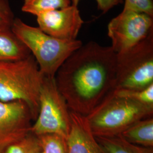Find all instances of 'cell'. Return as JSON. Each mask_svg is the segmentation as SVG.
Listing matches in <instances>:
<instances>
[{
    "mask_svg": "<svg viewBox=\"0 0 153 153\" xmlns=\"http://www.w3.org/2000/svg\"><path fill=\"white\" fill-rule=\"evenodd\" d=\"M117 53L91 41L75 51L55 76L70 111L88 116L115 90Z\"/></svg>",
    "mask_w": 153,
    "mask_h": 153,
    "instance_id": "cell-1",
    "label": "cell"
},
{
    "mask_svg": "<svg viewBox=\"0 0 153 153\" xmlns=\"http://www.w3.org/2000/svg\"><path fill=\"white\" fill-rule=\"evenodd\" d=\"M44 78L31 54L21 60L0 62V101L25 102L35 120Z\"/></svg>",
    "mask_w": 153,
    "mask_h": 153,
    "instance_id": "cell-2",
    "label": "cell"
},
{
    "mask_svg": "<svg viewBox=\"0 0 153 153\" xmlns=\"http://www.w3.org/2000/svg\"><path fill=\"white\" fill-rule=\"evenodd\" d=\"M11 30L29 49L41 73L50 78H55L62 64L83 44L77 39L64 40L52 37L18 18H15Z\"/></svg>",
    "mask_w": 153,
    "mask_h": 153,
    "instance_id": "cell-3",
    "label": "cell"
},
{
    "mask_svg": "<svg viewBox=\"0 0 153 153\" xmlns=\"http://www.w3.org/2000/svg\"><path fill=\"white\" fill-rule=\"evenodd\" d=\"M153 114V108L113 93L86 117L95 137H112Z\"/></svg>",
    "mask_w": 153,
    "mask_h": 153,
    "instance_id": "cell-4",
    "label": "cell"
},
{
    "mask_svg": "<svg viewBox=\"0 0 153 153\" xmlns=\"http://www.w3.org/2000/svg\"><path fill=\"white\" fill-rule=\"evenodd\" d=\"M153 84V31L131 48L117 53L115 90H140Z\"/></svg>",
    "mask_w": 153,
    "mask_h": 153,
    "instance_id": "cell-5",
    "label": "cell"
},
{
    "mask_svg": "<svg viewBox=\"0 0 153 153\" xmlns=\"http://www.w3.org/2000/svg\"><path fill=\"white\" fill-rule=\"evenodd\" d=\"M71 128V111L57 88L55 78L44 76L40 92L38 115L31 133L36 136L56 133L67 140Z\"/></svg>",
    "mask_w": 153,
    "mask_h": 153,
    "instance_id": "cell-6",
    "label": "cell"
},
{
    "mask_svg": "<svg viewBox=\"0 0 153 153\" xmlns=\"http://www.w3.org/2000/svg\"><path fill=\"white\" fill-rule=\"evenodd\" d=\"M153 31V16L126 7L108 25L111 47L116 53L136 45Z\"/></svg>",
    "mask_w": 153,
    "mask_h": 153,
    "instance_id": "cell-7",
    "label": "cell"
},
{
    "mask_svg": "<svg viewBox=\"0 0 153 153\" xmlns=\"http://www.w3.org/2000/svg\"><path fill=\"white\" fill-rule=\"evenodd\" d=\"M32 112L23 101H0V153L31 132Z\"/></svg>",
    "mask_w": 153,
    "mask_h": 153,
    "instance_id": "cell-8",
    "label": "cell"
},
{
    "mask_svg": "<svg viewBox=\"0 0 153 153\" xmlns=\"http://www.w3.org/2000/svg\"><path fill=\"white\" fill-rule=\"evenodd\" d=\"M38 27L50 36L64 40H74L84 23L78 6L71 5L44 12L36 16Z\"/></svg>",
    "mask_w": 153,
    "mask_h": 153,
    "instance_id": "cell-9",
    "label": "cell"
},
{
    "mask_svg": "<svg viewBox=\"0 0 153 153\" xmlns=\"http://www.w3.org/2000/svg\"><path fill=\"white\" fill-rule=\"evenodd\" d=\"M71 128L66 140L68 153H104L86 116L71 111Z\"/></svg>",
    "mask_w": 153,
    "mask_h": 153,
    "instance_id": "cell-10",
    "label": "cell"
},
{
    "mask_svg": "<svg viewBox=\"0 0 153 153\" xmlns=\"http://www.w3.org/2000/svg\"><path fill=\"white\" fill-rule=\"evenodd\" d=\"M31 55L11 29L0 30V62L21 60Z\"/></svg>",
    "mask_w": 153,
    "mask_h": 153,
    "instance_id": "cell-11",
    "label": "cell"
},
{
    "mask_svg": "<svg viewBox=\"0 0 153 153\" xmlns=\"http://www.w3.org/2000/svg\"><path fill=\"white\" fill-rule=\"evenodd\" d=\"M126 141L145 148H153V118L139 120L120 134Z\"/></svg>",
    "mask_w": 153,
    "mask_h": 153,
    "instance_id": "cell-12",
    "label": "cell"
},
{
    "mask_svg": "<svg viewBox=\"0 0 153 153\" xmlns=\"http://www.w3.org/2000/svg\"><path fill=\"white\" fill-rule=\"evenodd\" d=\"M104 153H153V148H145L128 142L121 135L95 137Z\"/></svg>",
    "mask_w": 153,
    "mask_h": 153,
    "instance_id": "cell-13",
    "label": "cell"
},
{
    "mask_svg": "<svg viewBox=\"0 0 153 153\" xmlns=\"http://www.w3.org/2000/svg\"><path fill=\"white\" fill-rule=\"evenodd\" d=\"M71 5V0H23L22 11L37 16L44 12L62 9Z\"/></svg>",
    "mask_w": 153,
    "mask_h": 153,
    "instance_id": "cell-14",
    "label": "cell"
},
{
    "mask_svg": "<svg viewBox=\"0 0 153 153\" xmlns=\"http://www.w3.org/2000/svg\"><path fill=\"white\" fill-rule=\"evenodd\" d=\"M43 153H68L65 138L56 133H47L37 136Z\"/></svg>",
    "mask_w": 153,
    "mask_h": 153,
    "instance_id": "cell-15",
    "label": "cell"
},
{
    "mask_svg": "<svg viewBox=\"0 0 153 153\" xmlns=\"http://www.w3.org/2000/svg\"><path fill=\"white\" fill-rule=\"evenodd\" d=\"M115 95L153 108V84L140 90H116Z\"/></svg>",
    "mask_w": 153,
    "mask_h": 153,
    "instance_id": "cell-16",
    "label": "cell"
},
{
    "mask_svg": "<svg viewBox=\"0 0 153 153\" xmlns=\"http://www.w3.org/2000/svg\"><path fill=\"white\" fill-rule=\"evenodd\" d=\"M41 151L38 137L30 132L22 139L9 145L4 153H39Z\"/></svg>",
    "mask_w": 153,
    "mask_h": 153,
    "instance_id": "cell-17",
    "label": "cell"
},
{
    "mask_svg": "<svg viewBox=\"0 0 153 153\" xmlns=\"http://www.w3.org/2000/svg\"><path fill=\"white\" fill-rule=\"evenodd\" d=\"M14 19L9 0H0V30L11 29Z\"/></svg>",
    "mask_w": 153,
    "mask_h": 153,
    "instance_id": "cell-18",
    "label": "cell"
},
{
    "mask_svg": "<svg viewBox=\"0 0 153 153\" xmlns=\"http://www.w3.org/2000/svg\"><path fill=\"white\" fill-rule=\"evenodd\" d=\"M124 7L143 12L153 16V0H124Z\"/></svg>",
    "mask_w": 153,
    "mask_h": 153,
    "instance_id": "cell-19",
    "label": "cell"
},
{
    "mask_svg": "<svg viewBox=\"0 0 153 153\" xmlns=\"http://www.w3.org/2000/svg\"><path fill=\"white\" fill-rule=\"evenodd\" d=\"M80 0H71V5L78 6ZM99 10L105 14L116 6L120 5L124 0H95Z\"/></svg>",
    "mask_w": 153,
    "mask_h": 153,
    "instance_id": "cell-20",
    "label": "cell"
},
{
    "mask_svg": "<svg viewBox=\"0 0 153 153\" xmlns=\"http://www.w3.org/2000/svg\"><path fill=\"white\" fill-rule=\"evenodd\" d=\"M39 153H43V152H42V151H41V152H39Z\"/></svg>",
    "mask_w": 153,
    "mask_h": 153,
    "instance_id": "cell-21",
    "label": "cell"
}]
</instances>
